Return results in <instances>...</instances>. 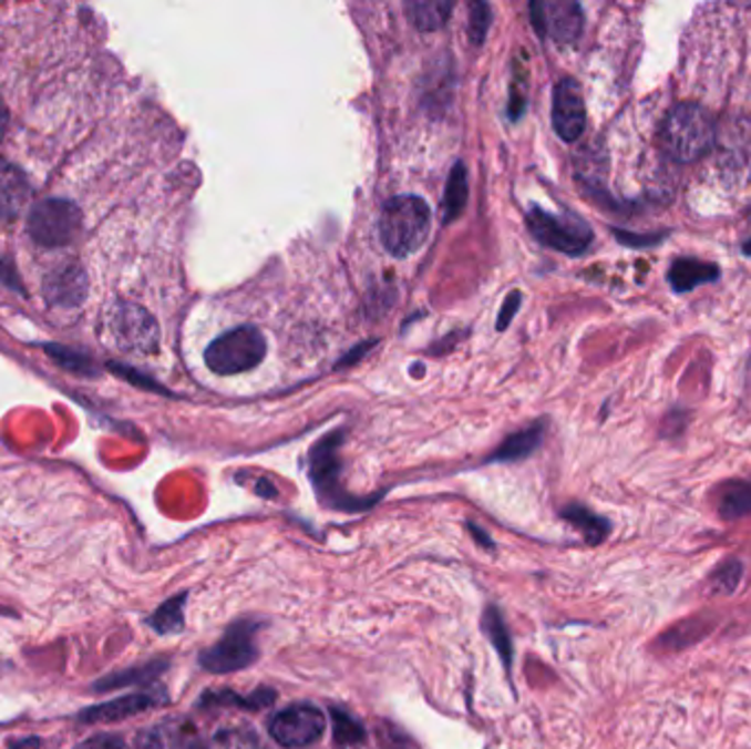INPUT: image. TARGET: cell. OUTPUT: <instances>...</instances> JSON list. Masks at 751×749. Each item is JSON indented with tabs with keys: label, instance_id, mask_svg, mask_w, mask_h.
Returning <instances> with one entry per match:
<instances>
[{
	"label": "cell",
	"instance_id": "6da1fadb",
	"mask_svg": "<svg viewBox=\"0 0 751 749\" xmlns=\"http://www.w3.org/2000/svg\"><path fill=\"white\" fill-rule=\"evenodd\" d=\"M431 232V209L424 198L402 194L384 203L378 234L384 250L393 257H409L424 247Z\"/></svg>",
	"mask_w": 751,
	"mask_h": 749
},
{
	"label": "cell",
	"instance_id": "7a4b0ae2",
	"mask_svg": "<svg viewBox=\"0 0 751 749\" xmlns=\"http://www.w3.org/2000/svg\"><path fill=\"white\" fill-rule=\"evenodd\" d=\"M661 141L675 161L695 163L714 145V120L699 104H679L663 122Z\"/></svg>",
	"mask_w": 751,
	"mask_h": 749
},
{
	"label": "cell",
	"instance_id": "3957f363",
	"mask_svg": "<svg viewBox=\"0 0 751 749\" xmlns=\"http://www.w3.org/2000/svg\"><path fill=\"white\" fill-rule=\"evenodd\" d=\"M266 359V339L253 326H240L216 341L205 350L207 368L218 376L245 374L255 370Z\"/></svg>",
	"mask_w": 751,
	"mask_h": 749
},
{
	"label": "cell",
	"instance_id": "277c9868",
	"mask_svg": "<svg viewBox=\"0 0 751 749\" xmlns=\"http://www.w3.org/2000/svg\"><path fill=\"white\" fill-rule=\"evenodd\" d=\"M27 229L33 243L44 249L69 247L82 232V212L73 201L44 198L31 207Z\"/></svg>",
	"mask_w": 751,
	"mask_h": 749
},
{
	"label": "cell",
	"instance_id": "5b68a950",
	"mask_svg": "<svg viewBox=\"0 0 751 749\" xmlns=\"http://www.w3.org/2000/svg\"><path fill=\"white\" fill-rule=\"evenodd\" d=\"M259 625L253 620L234 623L227 633L220 637L218 644L200 653V664L209 673L227 675L250 666L257 659V644L255 633Z\"/></svg>",
	"mask_w": 751,
	"mask_h": 749
},
{
	"label": "cell",
	"instance_id": "8992f818",
	"mask_svg": "<svg viewBox=\"0 0 751 749\" xmlns=\"http://www.w3.org/2000/svg\"><path fill=\"white\" fill-rule=\"evenodd\" d=\"M527 227L541 245L565 255L585 253L594 238L591 229L583 220L574 216H554L538 207L527 212Z\"/></svg>",
	"mask_w": 751,
	"mask_h": 749
},
{
	"label": "cell",
	"instance_id": "52a82bcc",
	"mask_svg": "<svg viewBox=\"0 0 751 749\" xmlns=\"http://www.w3.org/2000/svg\"><path fill=\"white\" fill-rule=\"evenodd\" d=\"M109 332L117 348L134 355H154L158 348V326L154 317L136 306L122 301L109 317Z\"/></svg>",
	"mask_w": 751,
	"mask_h": 749
},
{
	"label": "cell",
	"instance_id": "ba28073f",
	"mask_svg": "<svg viewBox=\"0 0 751 749\" xmlns=\"http://www.w3.org/2000/svg\"><path fill=\"white\" fill-rule=\"evenodd\" d=\"M326 730V717L317 706L295 704L279 710L270 724V737L284 748H308L321 739Z\"/></svg>",
	"mask_w": 751,
	"mask_h": 749
},
{
	"label": "cell",
	"instance_id": "9c48e42d",
	"mask_svg": "<svg viewBox=\"0 0 751 749\" xmlns=\"http://www.w3.org/2000/svg\"><path fill=\"white\" fill-rule=\"evenodd\" d=\"M532 24L538 33L549 35L560 44L574 42L583 31V9L569 0H549L532 2Z\"/></svg>",
	"mask_w": 751,
	"mask_h": 749
},
{
	"label": "cell",
	"instance_id": "30bf717a",
	"mask_svg": "<svg viewBox=\"0 0 751 749\" xmlns=\"http://www.w3.org/2000/svg\"><path fill=\"white\" fill-rule=\"evenodd\" d=\"M552 124L556 134L574 143L583 136L587 125V109L580 84L574 78H565L554 89V106H552Z\"/></svg>",
	"mask_w": 751,
	"mask_h": 749
},
{
	"label": "cell",
	"instance_id": "8fae6325",
	"mask_svg": "<svg viewBox=\"0 0 751 749\" xmlns=\"http://www.w3.org/2000/svg\"><path fill=\"white\" fill-rule=\"evenodd\" d=\"M42 293L49 306L73 310L80 308L89 295V279L78 261L58 264L42 281Z\"/></svg>",
	"mask_w": 751,
	"mask_h": 749
},
{
	"label": "cell",
	"instance_id": "7c38bea8",
	"mask_svg": "<svg viewBox=\"0 0 751 749\" xmlns=\"http://www.w3.org/2000/svg\"><path fill=\"white\" fill-rule=\"evenodd\" d=\"M136 749H203L196 726L189 719H165L136 737Z\"/></svg>",
	"mask_w": 751,
	"mask_h": 749
},
{
	"label": "cell",
	"instance_id": "4fadbf2b",
	"mask_svg": "<svg viewBox=\"0 0 751 749\" xmlns=\"http://www.w3.org/2000/svg\"><path fill=\"white\" fill-rule=\"evenodd\" d=\"M31 198L27 174L7 158H0V220H13Z\"/></svg>",
	"mask_w": 751,
	"mask_h": 749
},
{
	"label": "cell",
	"instance_id": "5bb4252c",
	"mask_svg": "<svg viewBox=\"0 0 751 749\" xmlns=\"http://www.w3.org/2000/svg\"><path fill=\"white\" fill-rule=\"evenodd\" d=\"M161 704H167V697L152 695V692H138V695H127V697L115 699L111 704L84 710V715L80 719L82 721H117V719L138 715L147 708H156Z\"/></svg>",
	"mask_w": 751,
	"mask_h": 749
},
{
	"label": "cell",
	"instance_id": "9a60e30c",
	"mask_svg": "<svg viewBox=\"0 0 751 749\" xmlns=\"http://www.w3.org/2000/svg\"><path fill=\"white\" fill-rule=\"evenodd\" d=\"M721 270L714 264L699 259H677L668 270V281L677 293H688L701 284L717 281Z\"/></svg>",
	"mask_w": 751,
	"mask_h": 749
},
{
	"label": "cell",
	"instance_id": "2e32d148",
	"mask_svg": "<svg viewBox=\"0 0 751 749\" xmlns=\"http://www.w3.org/2000/svg\"><path fill=\"white\" fill-rule=\"evenodd\" d=\"M335 438H326L312 453V480L317 484L319 491H323V495H330L332 489H337V473H339V462H337V440Z\"/></svg>",
	"mask_w": 751,
	"mask_h": 749
},
{
	"label": "cell",
	"instance_id": "e0dca14e",
	"mask_svg": "<svg viewBox=\"0 0 751 749\" xmlns=\"http://www.w3.org/2000/svg\"><path fill=\"white\" fill-rule=\"evenodd\" d=\"M409 20L420 31H435L442 29L453 11V2L446 0H415L404 4Z\"/></svg>",
	"mask_w": 751,
	"mask_h": 749
},
{
	"label": "cell",
	"instance_id": "ac0fdd59",
	"mask_svg": "<svg viewBox=\"0 0 751 749\" xmlns=\"http://www.w3.org/2000/svg\"><path fill=\"white\" fill-rule=\"evenodd\" d=\"M563 516L583 532L585 541L591 545H598L607 538V534L611 532V523L605 516L594 514L591 510H587L585 505H569L563 510Z\"/></svg>",
	"mask_w": 751,
	"mask_h": 749
},
{
	"label": "cell",
	"instance_id": "d6986e66",
	"mask_svg": "<svg viewBox=\"0 0 751 749\" xmlns=\"http://www.w3.org/2000/svg\"><path fill=\"white\" fill-rule=\"evenodd\" d=\"M543 440V424H534L525 431H518L516 435L507 438L503 442L500 451L491 458V462H516V460H525L529 453L536 451V447Z\"/></svg>",
	"mask_w": 751,
	"mask_h": 749
},
{
	"label": "cell",
	"instance_id": "ffe728a7",
	"mask_svg": "<svg viewBox=\"0 0 751 749\" xmlns=\"http://www.w3.org/2000/svg\"><path fill=\"white\" fill-rule=\"evenodd\" d=\"M469 201V176L464 163H455L449 176L446 196H444V223H453L462 216Z\"/></svg>",
	"mask_w": 751,
	"mask_h": 749
},
{
	"label": "cell",
	"instance_id": "44dd1931",
	"mask_svg": "<svg viewBox=\"0 0 751 749\" xmlns=\"http://www.w3.org/2000/svg\"><path fill=\"white\" fill-rule=\"evenodd\" d=\"M719 512L728 521L751 514V482L728 484L719 495Z\"/></svg>",
	"mask_w": 751,
	"mask_h": 749
},
{
	"label": "cell",
	"instance_id": "7402d4cb",
	"mask_svg": "<svg viewBox=\"0 0 751 749\" xmlns=\"http://www.w3.org/2000/svg\"><path fill=\"white\" fill-rule=\"evenodd\" d=\"M203 749H259L257 739L243 728H223Z\"/></svg>",
	"mask_w": 751,
	"mask_h": 749
},
{
	"label": "cell",
	"instance_id": "603a6c76",
	"mask_svg": "<svg viewBox=\"0 0 751 749\" xmlns=\"http://www.w3.org/2000/svg\"><path fill=\"white\" fill-rule=\"evenodd\" d=\"M183 605H185V596H176L169 603H165L150 620L152 628H156L158 633H176L183 628Z\"/></svg>",
	"mask_w": 751,
	"mask_h": 749
},
{
	"label": "cell",
	"instance_id": "cb8c5ba5",
	"mask_svg": "<svg viewBox=\"0 0 751 749\" xmlns=\"http://www.w3.org/2000/svg\"><path fill=\"white\" fill-rule=\"evenodd\" d=\"M47 352L49 357L62 366L64 370L69 372H78V374H95V366L89 357H84L82 352H75V350H66V348H60V346H47Z\"/></svg>",
	"mask_w": 751,
	"mask_h": 749
},
{
	"label": "cell",
	"instance_id": "d4e9b609",
	"mask_svg": "<svg viewBox=\"0 0 751 749\" xmlns=\"http://www.w3.org/2000/svg\"><path fill=\"white\" fill-rule=\"evenodd\" d=\"M272 699H275L272 690H259V692H255L249 699H245V697L238 695V692L223 690V692L207 695L205 704L214 701V704H232V706H245V708H249V710H259V708H266L268 704H272Z\"/></svg>",
	"mask_w": 751,
	"mask_h": 749
},
{
	"label": "cell",
	"instance_id": "484cf974",
	"mask_svg": "<svg viewBox=\"0 0 751 749\" xmlns=\"http://www.w3.org/2000/svg\"><path fill=\"white\" fill-rule=\"evenodd\" d=\"M484 628L488 630L491 639L495 642L497 650L505 661V666H510V659H512V646H510V635L505 630V625H503V618H501L500 612L495 607H491L484 616Z\"/></svg>",
	"mask_w": 751,
	"mask_h": 749
},
{
	"label": "cell",
	"instance_id": "4316f807",
	"mask_svg": "<svg viewBox=\"0 0 751 749\" xmlns=\"http://www.w3.org/2000/svg\"><path fill=\"white\" fill-rule=\"evenodd\" d=\"M741 576H743V565L739 561H728L726 565H721L717 570V574L712 576V583L726 592V594H734L739 583H741Z\"/></svg>",
	"mask_w": 751,
	"mask_h": 749
},
{
	"label": "cell",
	"instance_id": "83f0119b",
	"mask_svg": "<svg viewBox=\"0 0 751 749\" xmlns=\"http://www.w3.org/2000/svg\"><path fill=\"white\" fill-rule=\"evenodd\" d=\"M488 27H491V7L484 4V2L471 4V24H469V31H471L473 44H482L484 42Z\"/></svg>",
	"mask_w": 751,
	"mask_h": 749
},
{
	"label": "cell",
	"instance_id": "f1b7e54d",
	"mask_svg": "<svg viewBox=\"0 0 751 749\" xmlns=\"http://www.w3.org/2000/svg\"><path fill=\"white\" fill-rule=\"evenodd\" d=\"M335 728H337V741H341L343 746L348 743H357L363 739V728L352 721L346 712H335Z\"/></svg>",
	"mask_w": 751,
	"mask_h": 749
},
{
	"label": "cell",
	"instance_id": "f546056e",
	"mask_svg": "<svg viewBox=\"0 0 751 749\" xmlns=\"http://www.w3.org/2000/svg\"><path fill=\"white\" fill-rule=\"evenodd\" d=\"M75 749H127L125 748L124 741L115 735H100V737H93L84 743H80Z\"/></svg>",
	"mask_w": 751,
	"mask_h": 749
},
{
	"label": "cell",
	"instance_id": "4dcf8cb0",
	"mask_svg": "<svg viewBox=\"0 0 751 749\" xmlns=\"http://www.w3.org/2000/svg\"><path fill=\"white\" fill-rule=\"evenodd\" d=\"M518 306H521V293H512V295L505 299L503 308H501L500 321H497V330H505V328H507V324H510V321H512V317L516 315Z\"/></svg>",
	"mask_w": 751,
	"mask_h": 749
},
{
	"label": "cell",
	"instance_id": "1f68e13d",
	"mask_svg": "<svg viewBox=\"0 0 751 749\" xmlns=\"http://www.w3.org/2000/svg\"><path fill=\"white\" fill-rule=\"evenodd\" d=\"M7 122H9V117H7V109H4V104H2V100H0V141H2V136H4Z\"/></svg>",
	"mask_w": 751,
	"mask_h": 749
},
{
	"label": "cell",
	"instance_id": "d6a6232c",
	"mask_svg": "<svg viewBox=\"0 0 751 749\" xmlns=\"http://www.w3.org/2000/svg\"><path fill=\"white\" fill-rule=\"evenodd\" d=\"M471 532L475 534V538L480 541V543H484V545H488V547H493V543L486 538V532H480L475 525H471Z\"/></svg>",
	"mask_w": 751,
	"mask_h": 749
},
{
	"label": "cell",
	"instance_id": "836d02e7",
	"mask_svg": "<svg viewBox=\"0 0 751 749\" xmlns=\"http://www.w3.org/2000/svg\"><path fill=\"white\" fill-rule=\"evenodd\" d=\"M745 253H748V255H751V240H748V243H745Z\"/></svg>",
	"mask_w": 751,
	"mask_h": 749
}]
</instances>
